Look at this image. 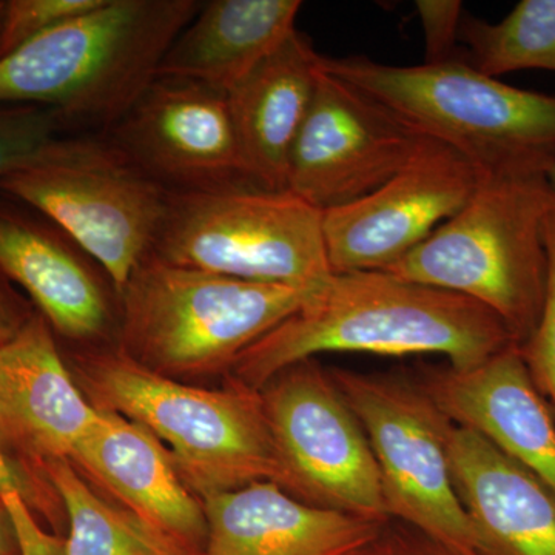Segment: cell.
Returning <instances> with one entry per match:
<instances>
[{
	"label": "cell",
	"instance_id": "31",
	"mask_svg": "<svg viewBox=\"0 0 555 555\" xmlns=\"http://www.w3.org/2000/svg\"><path fill=\"white\" fill-rule=\"evenodd\" d=\"M28 491L30 489L13 465H2L0 463V496L7 494V492H20L27 500Z\"/></svg>",
	"mask_w": 555,
	"mask_h": 555
},
{
	"label": "cell",
	"instance_id": "28",
	"mask_svg": "<svg viewBox=\"0 0 555 555\" xmlns=\"http://www.w3.org/2000/svg\"><path fill=\"white\" fill-rule=\"evenodd\" d=\"M0 499L9 509L21 555H65V540L46 534L36 525L24 495L7 492Z\"/></svg>",
	"mask_w": 555,
	"mask_h": 555
},
{
	"label": "cell",
	"instance_id": "1",
	"mask_svg": "<svg viewBox=\"0 0 555 555\" xmlns=\"http://www.w3.org/2000/svg\"><path fill=\"white\" fill-rule=\"evenodd\" d=\"M511 346L506 324L474 299L386 272L334 273L294 315L248 347L230 375L262 390L286 369L318 353L448 358L470 371Z\"/></svg>",
	"mask_w": 555,
	"mask_h": 555
},
{
	"label": "cell",
	"instance_id": "32",
	"mask_svg": "<svg viewBox=\"0 0 555 555\" xmlns=\"http://www.w3.org/2000/svg\"><path fill=\"white\" fill-rule=\"evenodd\" d=\"M546 181L547 185H550L551 192H553V195L555 196V163L553 164V167L547 170Z\"/></svg>",
	"mask_w": 555,
	"mask_h": 555
},
{
	"label": "cell",
	"instance_id": "20",
	"mask_svg": "<svg viewBox=\"0 0 555 555\" xmlns=\"http://www.w3.org/2000/svg\"><path fill=\"white\" fill-rule=\"evenodd\" d=\"M449 463L486 555H555V496L546 486L466 427L452 430Z\"/></svg>",
	"mask_w": 555,
	"mask_h": 555
},
{
	"label": "cell",
	"instance_id": "15",
	"mask_svg": "<svg viewBox=\"0 0 555 555\" xmlns=\"http://www.w3.org/2000/svg\"><path fill=\"white\" fill-rule=\"evenodd\" d=\"M418 383L456 426L488 438L555 496L554 412L518 346L470 371L429 369Z\"/></svg>",
	"mask_w": 555,
	"mask_h": 555
},
{
	"label": "cell",
	"instance_id": "30",
	"mask_svg": "<svg viewBox=\"0 0 555 555\" xmlns=\"http://www.w3.org/2000/svg\"><path fill=\"white\" fill-rule=\"evenodd\" d=\"M0 555H21L9 509L0 499Z\"/></svg>",
	"mask_w": 555,
	"mask_h": 555
},
{
	"label": "cell",
	"instance_id": "14",
	"mask_svg": "<svg viewBox=\"0 0 555 555\" xmlns=\"http://www.w3.org/2000/svg\"><path fill=\"white\" fill-rule=\"evenodd\" d=\"M98 408L80 392L46 318L0 339V447L30 465L69 460Z\"/></svg>",
	"mask_w": 555,
	"mask_h": 555
},
{
	"label": "cell",
	"instance_id": "12",
	"mask_svg": "<svg viewBox=\"0 0 555 555\" xmlns=\"http://www.w3.org/2000/svg\"><path fill=\"white\" fill-rule=\"evenodd\" d=\"M460 153L427 138L392 178L363 198L323 211L332 273L385 272L454 217L480 184Z\"/></svg>",
	"mask_w": 555,
	"mask_h": 555
},
{
	"label": "cell",
	"instance_id": "16",
	"mask_svg": "<svg viewBox=\"0 0 555 555\" xmlns=\"http://www.w3.org/2000/svg\"><path fill=\"white\" fill-rule=\"evenodd\" d=\"M69 462L124 509L159 531L196 551L206 542L203 500L185 485L170 452L147 427L98 408Z\"/></svg>",
	"mask_w": 555,
	"mask_h": 555
},
{
	"label": "cell",
	"instance_id": "11",
	"mask_svg": "<svg viewBox=\"0 0 555 555\" xmlns=\"http://www.w3.org/2000/svg\"><path fill=\"white\" fill-rule=\"evenodd\" d=\"M426 139L324 68L292 150L287 190L321 211L346 206L403 169Z\"/></svg>",
	"mask_w": 555,
	"mask_h": 555
},
{
	"label": "cell",
	"instance_id": "8",
	"mask_svg": "<svg viewBox=\"0 0 555 555\" xmlns=\"http://www.w3.org/2000/svg\"><path fill=\"white\" fill-rule=\"evenodd\" d=\"M0 193L64 230L119 295L152 255L170 192L112 141L62 137L0 179Z\"/></svg>",
	"mask_w": 555,
	"mask_h": 555
},
{
	"label": "cell",
	"instance_id": "26",
	"mask_svg": "<svg viewBox=\"0 0 555 555\" xmlns=\"http://www.w3.org/2000/svg\"><path fill=\"white\" fill-rule=\"evenodd\" d=\"M547 284L545 306L534 334L518 347L526 369L542 397L555 412V206L545 221Z\"/></svg>",
	"mask_w": 555,
	"mask_h": 555
},
{
	"label": "cell",
	"instance_id": "4",
	"mask_svg": "<svg viewBox=\"0 0 555 555\" xmlns=\"http://www.w3.org/2000/svg\"><path fill=\"white\" fill-rule=\"evenodd\" d=\"M324 68L454 149L481 177L546 175L555 163V94L507 86L462 56L411 67L324 56Z\"/></svg>",
	"mask_w": 555,
	"mask_h": 555
},
{
	"label": "cell",
	"instance_id": "23",
	"mask_svg": "<svg viewBox=\"0 0 555 555\" xmlns=\"http://www.w3.org/2000/svg\"><path fill=\"white\" fill-rule=\"evenodd\" d=\"M462 60L499 78L521 69L555 72V0H521L496 24L465 13Z\"/></svg>",
	"mask_w": 555,
	"mask_h": 555
},
{
	"label": "cell",
	"instance_id": "21",
	"mask_svg": "<svg viewBox=\"0 0 555 555\" xmlns=\"http://www.w3.org/2000/svg\"><path fill=\"white\" fill-rule=\"evenodd\" d=\"M299 0H211L160 62L158 78L182 79L229 94L295 31Z\"/></svg>",
	"mask_w": 555,
	"mask_h": 555
},
{
	"label": "cell",
	"instance_id": "33",
	"mask_svg": "<svg viewBox=\"0 0 555 555\" xmlns=\"http://www.w3.org/2000/svg\"><path fill=\"white\" fill-rule=\"evenodd\" d=\"M0 463H2V465H11L10 460L7 459L5 452H3L2 447H0Z\"/></svg>",
	"mask_w": 555,
	"mask_h": 555
},
{
	"label": "cell",
	"instance_id": "18",
	"mask_svg": "<svg viewBox=\"0 0 555 555\" xmlns=\"http://www.w3.org/2000/svg\"><path fill=\"white\" fill-rule=\"evenodd\" d=\"M203 555H361L383 525L299 502L272 481L204 496Z\"/></svg>",
	"mask_w": 555,
	"mask_h": 555
},
{
	"label": "cell",
	"instance_id": "13",
	"mask_svg": "<svg viewBox=\"0 0 555 555\" xmlns=\"http://www.w3.org/2000/svg\"><path fill=\"white\" fill-rule=\"evenodd\" d=\"M112 130L113 144L169 192L248 182L228 94L201 83L156 79Z\"/></svg>",
	"mask_w": 555,
	"mask_h": 555
},
{
	"label": "cell",
	"instance_id": "25",
	"mask_svg": "<svg viewBox=\"0 0 555 555\" xmlns=\"http://www.w3.org/2000/svg\"><path fill=\"white\" fill-rule=\"evenodd\" d=\"M102 0H7L0 2V57L36 36L78 17Z\"/></svg>",
	"mask_w": 555,
	"mask_h": 555
},
{
	"label": "cell",
	"instance_id": "7",
	"mask_svg": "<svg viewBox=\"0 0 555 555\" xmlns=\"http://www.w3.org/2000/svg\"><path fill=\"white\" fill-rule=\"evenodd\" d=\"M153 257L280 286L318 291L334 275L323 211L291 190L254 182L170 192Z\"/></svg>",
	"mask_w": 555,
	"mask_h": 555
},
{
	"label": "cell",
	"instance_id": "2",
	"mask_svg": "<svg viewBox=\"0 0 555 555\" xmlns=\"http://www.w3.org/2000/svg\"><path fill=\"white\" fill-rule=\"evenodd\" d=\"M203 3L102 0L0 57V104L56 109L72 127H113L158 79Z\"/></svg>",
	"mask_w": 555,
	"mask_h": 555
},
{
	"label": "cell",
	"instance_id": "3",
	"mask_svg": "<svg viewBox=\"0 0 555 555\" xmlns=\"http://www.w3.org/2000/svg\"><path fill=\"white\" fill-rule=\"evenodd\" d=\"M78 372L91 403L147 427L201 500L259 481L280 485L261 390L233 378L224 389L185 385L120 349L80 357Z\"/></svg>",
	"mask_w": 555,
	"mask_h": 555
},
{
	"label": "cell",
	"instance_id": "27",
	"mask_svg": "<svg viewBox=\"0 0 555 555\" xmlns=\"http://www.w3.org/2000/svg\"><path fill=\"white\" fill-rule=\"evenodd\" d=\"M415 10L425 31V64H443L460 57V28L463 3L460 0H416Z\"/></svg>",
	"mask_w": 555,
	"mask_h": 555
},
{
	"label": "cell",
	"instance_id": "5",
	"mask_svg": "<svg viewBox=\"0 0 555 555\" xmlns=\"http://www.w3.org/2000/svg\"><path fill=\"white\" fill-rule=\"evenodd\" d=\"M554 206L546 175L481 177L454 217L385 272L480 302L520 347L545 306V221Z\"/></svg>",
	"mask_w": 555,
	"mask_h": 555
},
{
	"label": "cell",
	"instance_id": "22",
	"mask_svg": "<svg viewBox=\"0 0 555 555\" xmlns=\"http://www.w3.org/2000/svg\"><path fill=\"white\" fill-rule=\"evenodd\" d=\"M39 469L67 511L65 555H203L130 511L105 502L69 460H51Z\"/></svg>",
	"mask_w": 555,
	"mask_h": 555
},
{
	"label": "cell",
	"instance_id": "6",
	"mask_svg": "<svg viewBox=\"0 0 555 555\" xmlns=\"http://www.w3.org/2000/svg\"><path fill=\"white\" fill-rule=\"evenodd\" d=\"M318 291L251 283L150 255L119 294V349L166 377L230 372Z\"/></svg>",
	"mask_w": 555,
	"mask_h": 555
},
{
	"label": "cell",
	"instance_id": "9",
	"mask_svg": "<svg viewBox=\"0 0 555 555\" xmlns=\"http://www.w3.org/2000/svg\"><path fill=\"white\" fill-rule=\"evenodd\" d=\"M371 443L390 520L486 555L483 539L456 494L449 463L455 423L418 382L331 369Z\"/></svg>",
	"mask_w": 555,
	"mask_h": 555
},
{
	"label": "cell",
	"instance_id": "10",
	"mask_svg": "<svg viewBox=\"0 0 555 555\" xmlns=\"http://www.w3.org/2000/svg\"><path fill=\"white\" fill-rule=\"evenodd\" d=\"M261 393L283 491L323 509L390 520L377 460L331 371L310 358L281 372Z\"/></svg>",
	"mask_w": 555,
	"mask_h": 555
},
{
	"label": "cell",
	"instance_id": "24",
	"mask_svg": "<svg viewBox=\"0 0 555 555\" xmlns=\"http://www.w3.org/2000/svg\"><path fill=\"white\" fill-rule=\"evenodd\" d=\"M67 129L56 109L0 104V179L27 166Z\"/></svg>",
	"mask_w": 555,
	"mask_h": 555
},
{
	"label": "cell",
	"instance_id": "19",
	"mask_svg": "<svg viewBox=\"0 0 555 555\" xmlns=\"http://www.w3.org/2000/svg\"><path fill=\"white\" fill-rule=\"evenodd\" d=\"M323 72L324 56L297 30L230 91V115L248 182L287 190L292 150Z\"/></svg>",
	"mask_w": 555,
	"mask_h": 555
},
{
	"label": "cell",
	"instance_id": "17",
	"mask_svg": "<svg viewBox=\"0 0 555 555\" xmlns=\"http://www.w3.org/2000/svg\"><path fill=\"white\" fill-rule=\"evenodd\" d=\"M94 266L49 219L0 199V276L20 284L62 337L90 341L108 328L109 299Z\"/></svg>",
	"mask_w": 555,
	"mask_h": 555
},
{
	"label": "cell",
	"instance_id": "29",
	"mask_svg": "<svg viewBox=\"0 0 555 555\" xmlns=\"http://www.w3.org/2000/svg\"><path fill=\"white\" fill-rule=\"evenodd\" d=\"M30 315H22L16 306L0 291V339L9 338Z\"/></svg>",
	"mask_w": 555,
	"mask_h": 555
}]
</instances>
